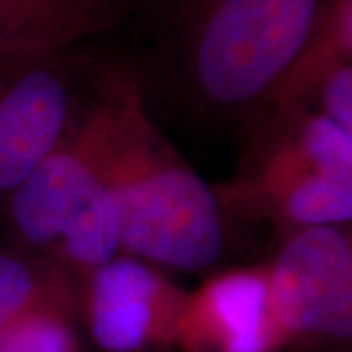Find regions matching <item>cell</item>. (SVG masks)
Returning <instances> with one entry per match:
<instances>
[{"instance_id":"obj_11","label":"cell","mask_w":352,"mask_h":352,"mask_svg":"<svg viewBox=\"0 0 352 352\" xmlns=\"http://www.w3.org/2000/svg\"><path fill=\"white\" fill-rule=\"evenodd\" d=\"M73 303L43 305L0 333V352H80L71 323Z\"/></svg>"},{"instance_id":"obj_4","label":"cell","mask_w":352,"mask_h":352,"mask_svg":"<svg viewBox=\"0 0 352 352\" xmlns=\"http://www.w3.org/2000/svg\"><path fill=\"white\" fill-rule=\"evenodd\" d=\"M278 323L294 339L352 333V243L335 226L298 229L266 266Z\"/></svg>"},{"instance_id":"obj_2","label":"cell","mask_w":352,"mask_h":352,"mask_svg":"<svg viewBox=\"0 0 352 352\" xmlns=\"http://www.w3.org/2000/svg\"><path fill=\"white\" fill-rule=\"evenodd\" d=\"M331 0H180L178 57L208 104L264 100L315 38Z\"/></svg>"},{"instance_id":"obj_12","label":"cell","mask_w":352,"mask_h":352,"mask_svg":"<svg viewBox=\"0 0 352 352\" xmlns=\"http://www.w3.org/2000/svg\"><path fill=\"white\" fill-rule=\"evenodd\" d=\"M305 161L319 175L352 186V133L337 126L325 113L305 120L296 135Z\"/></svg>"},{"instance_id":"obj_9","label":"cell","mask_w":352,"mask_h":352,"mask_svg":"<svg viewBox=\"0 0 352 352\" xmlns=\"http://www.w3.org/2000/svg\"><path fill=\"white\" fill-rule=\"evenodd\" d=\"M261 186L278 214L300 229L339 227L352 219V186L319 175L296 139L286 141L266 161Z\"/></svg>"},{"instance_id":"obj_8","label":"cell","mask_w":352,"mask_h":352,"mask_svg":"<svg viewBox=\"0 0 352 352\" xmlns=\"http://www.w3.org/2000/svg\"><path fill=\"white\" fill-rule=\"evenodd\" d=\"M135 0H0V61L69 50L126 22Z\"/></svg>"},{"instance_id":"obj_7","label":"cell","mask_w":352,"mask_h":352,"mask_svg":"<svg viewBox=\"0 0 352 352\" xmlns=\"http://www.w3.org/2000/svg\"><path fill=\"white\" fill-rule=\"evenodd\" d=\"M289 340L278 323L266 266L233 268L188 294L176 346L182 352H278Z\"/></svg>"},{"instance_id":"obj_13","label":"cell","mask_w":352,"mask_h":352,"mask_svg":"<svg viewBox=\"0 0 352 352\" xmlns=\"http://www.w3.org/2000/svg\"><path fill=\"white\" fill-rule=\"evenodd\" d=\"M323 112L337 126L352 133V63L337 65L314 90Z\"/></svg>"},{"instance_id":"obj_6","label":"cell","mask_w":352,"mask_h":352,"mask_svg":"<svg viewBox=\"0 0 352 352\" xmlns=\"http://www.w3.org/2000/svg\"><path fill=\"white\" fill-rule=\"evenodd\" d=\"M85 311L92 339L106 352H163L175 346L188 294L131 254L87 274Z\"/></svg>"},{"instance_id":"obj_10","label":"cell","mask_w":352,"mask_h":352,"mask_svg":"<svg viewBox=\"0 0 352 352\" xmlns=\"http://www.w3.org/2000/svg\"><path fill=\"white\" fill-rule=\"evenodd\" d=\"M73 303L65 274L20 252L0 251V333L43 305Z\"/></svg>"},{"instance_id":"obj_5","label":"cell","mask_w":352,"mask_h":352,"mask_svg":"<svg viewBox=\"0 0 352 352\" xmlns=\"http://www.w3.org/2000/svg\"><path fill=\"white\" fill-rule=\"evenodd\" d=\"M69 50L0 61V204H6L69 129L73 104Z\"/></svg>"},{"instance_id":"obj_1","label":"cell","mask_w":352,"mask_h":352,"mask_svg":"<svg viewBox=\"0 0 352 352\" xmlns=\"http://www.w3.org/2000/svg\"><path fill=\"white\" fill-rule=\"evenodd\" d=\"M71 139L112 196L127 254L184 272L219 258V200L153 122L135 73L120 65L102 71Z\"/></svg>"},{"instance_id":"obj_3","label":"cell","mask_w":352,"mask_h":352,"mask_svg":"<svg viewBox=\"0 0 352 352\" xmlns=\"http://www.w3.org/2000/svg\"><path fill=\"white\" fill-rule=\"evenodd\" d=\"M6 208L18 239L55 252L85 274L122 251L112 196L67 133L14 190Z\"/></svg>"}]
</instances>
